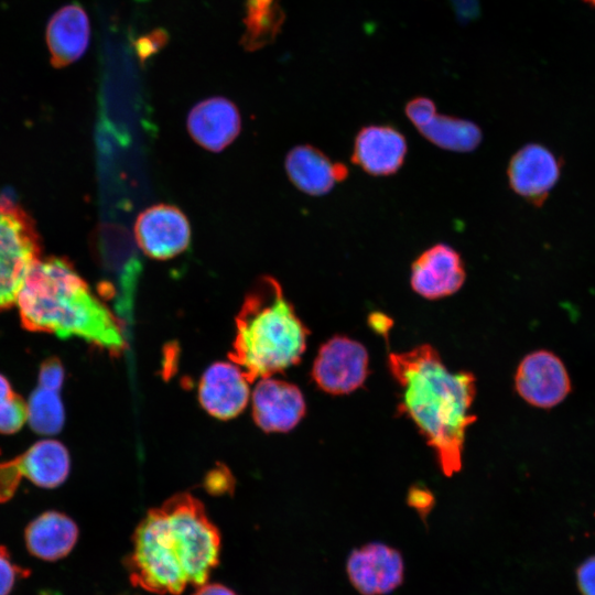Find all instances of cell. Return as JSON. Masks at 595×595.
<instances>
[{"mask_svg": "<svg viewBox=\"0 0 595 595\" xmlns=\"http://www.w3.org/2000/svg\"><path fill=\"white\" fill-rule=\"evenodd\" d=\"M219 553V531L203 504L190 494H177L142 518L126 567L132 585L178 595L207 582Z\"/></svg>", "mask_w": 595, "mask_h": 595, "instance_id": "1", "label": "cell"}, {"mask_svg": "<svg viewBox=\"0 0 595 595\" xmlns=\"http://www.w3.org/2000/svg\"><path fill=\"white\" fill-rule=\"evenodd\" d=\"M388 367L401 389L399 413L418 426L445 476L459 472L466 430L477 420L469 413L475 376L451 372L429 344L389 354Z\"/></svg>", "mask_w": 595, "mask_h": 595, "instance_id": "2", "label": "cell"}, {"mask_svg": "<svg viewBox=\"0 0 595 595\" xmlns=\"http://www.w3.org/2000/svg\"><path fill=\"white\" fill-rule=\"evenodd\" d=\"M22 325L61 338L78 337L110 353L125 346L111 311L63 258H39L30 268L17 302Z\"/></svg>", "mask_w": 595, "mask_h": 595, "instance_id": "3", "label": "cell"}, {"mask_svg": "<svg viewBox=\"0 0 595 595\" xmlns=\"http://www.w3.org/2000/svg\"><path fill=\"white\" fill-rule=\"evenodd\" d=\"M307 333L279 282L262 277L238 312L229 357L250 382L271 377L299 363Z\"/></svg>", "mask_w": 595, "mask_h": 595, "instance_id": "4", "label": "cell"}, {"mask_svg": "<svg viewBox=\"0 0 595 595\" xmlns=\"http://www.w3.org/2000/svg\"><path fill=\"white\" fill-rule=\"evenodd\" d=\"M40 251V238L32 218L18 203L0 194V311L15 304Z\"/></svg>", "mask_w": 595, "mask_h": 595, "instance_id": "5", "label": "cell"}, {"mask_svg": "<svg viewBox=\"0 0 595 595\" xmlns=\"http://www.w3.org/2000/svg\"><path fill=\"white\" fill-rule=\"evenodd\" d=\"M69 468L67 448L56 440H41L13 459L0 462V502L13 497L23 478L43 488H54L65 482Z\"/></svg>", "mask_w": 595, "mask_h": 595, "instance_id": "6", "label": "cell"}, {"mask_svg": "<svg viewBox=\"0 0 595 595\" xmlns=\"http://www.w3.org/2000/svg\"><path fill=\"white\" fill-rule=\"evenodd\" d=\"M368 364V351L361 343L336 335L320 347L311 375L323 391L347 394L365 383Z\"/></svg>", "mask_w": 595, "mask_h": 595, "instance_id": "7", "label": "cell"}, {"mask_svg": "<svg viewBox=\"0 0 595 595\" xmlns=\"http://www.w3.org/2000/svg\"><path fill=\"white\" fill-rule=\"evenodd\" d=\"M515 386L529 404L550 409L560 404L571 391V380L562 359L550 350L540 349L520 361Z\"/></svg>", "mask_w": 595, "mask_h": 595, "instance_id": "8", "label": "cell"}, {"mask_svg": "<svg viewBox=\"0 0 595 595\" xmlns=\"http://www.w3.org/2000/svg\"><path fill=\"white\" fill-rule=\"evenodd\" d=\"M346 572L359 594L387 595L403 583L404 561L396 548L370 542L349 553Z\"/></svg>", "mask_w": 595, "mask_h": 595, "instance_id": "9", "label": "cell"}, {"mask_svg": "<svg viewBox=\"0 0 595 595\" xmlns=\"http://www.w3.org/2000/svg\"><path fill=\"white\" fill-rule=\"evenodd\" d=\"M134 235L140 249L147 256L166 260L181 255L188 247L191 226L177 207L156 204L139 214Z\"/></svg>", "mask_w": 595, "mask_h": 595, "instance_id": "10", "label": "cell"}, {"mask_svg": "<svg viewBox=\"0 0 595 595\" xmlns=\"http://www.w3.org/2000/svg\"><path fill=\"white\" fill-rule=\"evenodd\" d=\"M465 279L462 256L443 242L425 249L411 264V288L428 300H439L456 293Z\"/></svg>", "mask_w": 595, "mask_h": 595, "instance_id": "11", "label": "cell"}, {"mask_svg": "<svg viewBox=\"0 0 595 595\" xmlns=\"http://www.w3.org/2000/svg\"><path fill=\"white\" fill-rule=\"evenodd\" d=\"M405 115L418 131L436 147L455 152H470L482 142L480 128L465 119L440 115L426 97L411 99Z\"/></svg>", "mask_w": 595, "mask_h": 595, "instance_id": "12", "label": "cell"}, {"mask_svg": "<svg viewBox=\"0 0 595 595\" xmlns=\"http://www.w3.org/2000/svg\"><path fill=\"white\" fill-rule=\"evenodd\" d=\"M561 164L545 147L529 143L510 159L507 176L511 190L540 207L560 177Z\"/></svg>", "mask_w": 595, "mask_h": 595, "instance_id": "13", "label": "cell"}, {"mask_svg": "<svg viewBox=\"0 0 595 595\" xmlns=\"http://www.w3.org/2000/svg\"><path fill=\"white\" fill-rule=\"evenodd\" d=\"M252 418L266 432L291 431L305 414L301 390L293 383L271 377L261 378L251 397Z\"/></svg>", "mask_w": 595, "mask_h": 595, "instance_id": "14", "label": "cell"}, {"mask_svg": "<svg viewBox=\"0 0 595 595\" xmlns=\"http://www.w3.org/2000/svg\"><path fill=\"white\" fill-rule=\"evenodd\" d=\"M250 381L232 361H217L203 374L198 399L204 410L219 420L240 414L250 398Z\"/></svg>", "mask_w": 595, "mask_h": 595, "instance_id": "15", "label": "cell"}, {"mask_svg": "<svg viewBox=\"0 0 595 595\" xmlns=\"http://www.w3.org/2000/svg\"><path fill=\"white\" fill-rule=\"evenodd\" d=\"M408 151L404 136L391 126H366L355 137L351 162L372 176L396 174Z\"/></svg>", "mask_w": 595, "mask_h": 595, "instance_id": "16", "label": "cell"}, {"mask_svg": "<svg viewBox=\"0 0 595 595\" xmlns=\"http://www.w3.org/2000/svg\"><path fill=\"white\" fill-rule=\"evenodd\" d=\"M240 115L237 107L224 97L207 98L195 105L187 117V130L205 150L219 152L239 134Z\"/></svg>", "mask_w": 595, "mask_h": 595, "instance_id": "17", "label": "cell"}, {"mask_svg": "<svg viewBox=\"0 0 595 595\" xmlns=\"http://www.w3.org/2000/svg\"><path fill=\"white\" fill-rule=\"evenodd\" d=\"M284 165L292 184L312 196L327 194L336 183L348 176L345 164L333 162L321 150L309 144L290 150Z\"/></svg>", "mask_w": 595, "mask_h": 595, "instance_id": "18", "label": "cell"}, {"mask_svg": "<svg viewBox=\"0 0 595 595\" xmlns=\"http://www.w3.org/2000/svg\"><path fill=\"white\" fill-rule=\"evenodd\" d=\"M64 381V369L60 360H45L39 372L37 387L26 401V422L42 435L58 433L64 424L65 412L60 396Z\"/></svg>", "mask_w": 595, "mask_h": 595, "instance_id": "19", "label": "cell"}, {"mask_svg": "<svg viewBox=\"0 0 595 595\" xmlns=\"http://www.w3.org/2000/svg\"><path fill=\"white\" fill-rule=\"evenodd\" d=\"M90 37L88 15L78 3L56 11L47 23L46 42L55 67L74 63L86 52Z\"/></svg>", "mask_w": 595, "mask_h": 595, "instance_id": "20", "label": "cell"}, {"mask_svg": "<svg viewBox=\"0 0 595 595\" xmlns=\"http://www.w3.org/2000/svg\"><path fill=\"white\" fill-rule=\"evenodd\" d=\"M78 527L67 515L45 511L24 530L25 547L31 555L54 562L67 556L78 540Z\"/></svg>", "mask_w": 595, "mask_h": 595, "instance_id": "21", "label": "cell"}, {"mask_svg": "<svg viewBox=\"0 0 595 595\" xmlns=\"http://www.w3.org/2000/svg\"><path fill=\"white\" fill-rule=\"evenodd\" d=\"M28 420L26 401L0 374V433L12 434L21 430Z\"/></svg>", "mask_w": 595, "mask_h": 595, "instance_id": "22", "label": "cell"}, {"mask_svg": "<svg viewBox=\"0 0 595 595\" xmlns=\"http://www.w3.org/2000/svg\"><path fill=\"white\" fill-rule=\"evenodd\" d=\"M29 574L30 571L17 564L7 548L0 545V595H10L15 583Z\"/></svg>", "mask_w": 595, "mask_h": 595, "instance_id": "23", "label": "cell"}, {"mask_svg": "<svg viewBox=\"0 0 595 595\" xmlns=\"http://www.w3.org/2000/svg\"><path fill=\"white\" fill-rule=\"evenodd\" d=\"M576 581L582 595H595V555L578 566Z\"/></svg>", "mask_w": 595, "mask_h": 595, "instance_id": "24", "label": "cell"}, {"mask_svg": "<svg viewBox=\"0 0 595 595\" xmlns=\"http://www.w3.org/2000/svg\"><path fill=\"white\" fill-rule=\"evenodd\" d=\"M409 505L412 506L422 519H425L432 507V496L430 493H425L423 489L413 488L409 495Z\"/></svg>", "mask_w": 595, "mask_h": 595, "instance_id": "25", "label": "cell"}, {"mask_svg": "<svg viewBox=\"0 0 595 595\" xmlns=\"http://www.w3.org/2000/svg\"><path fill=\"white\" fill-rule=\"evenodd\" d=\"M368 324L376 333L386 336L392 326V320L381 312H374L368 317Z\"/></svg>", "mask_w": 595, "mask_h": 595, "instance_id": "26", "label": "cell"}, {"mask_svg": "<svg viewBox=\"0 0 595 595\" xmlns=\"http://www.w3.org/2000/svg\"><path fill=\"white\" fill-rule=\"evenodd\" d=\"M193 595H237L234 591L218 583H204L197 586Z\"/></svg>", "mask_w": 595, "mask_h": 595, "instance_id": "27", "label": "cell"}, {"mask_svg": "<svg viewBox=\"0 0 595 595\" xmlns=\"http://www.w3.org/2000/svg\"><path fill=\"white\" fill-rule=\"evenodd\" d=\"M595 4V0H591Z\"/></svg>", "mask_w": 595, "mask_h": 595, "instance_id": "28", "label": "cell"}]
</instances>
